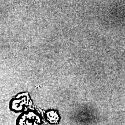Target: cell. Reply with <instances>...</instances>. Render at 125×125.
Segmentation results:
<instances>
[{"label": "cell", "instance_id": "1", "mask_svg": "<svg viewBox=\"0 0 125 125\" xmlns=\"http://www.w3.org/2000/svg\"><path fill=\"white\" fill-rule=\"evenodd\" d=\"M35 123H38V118L33 114L29 113L23 117L22 121L20 120V125H38Z\"/></svg>", "mask_w": 125, "mask_h": 125}]
</instances>
